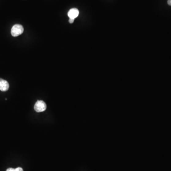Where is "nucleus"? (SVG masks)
I'll return each instance as SVG.
<instances>
[{
  "label": "nucleus",
  "instance_id": "f257e3e1",
  "mask_svg": "<svg viewBox=\"0 0 171 171\" xmlns=\"http://www.w3.org/2000/svg\"><path fill=\"white\" fill-rule=\"evenodd\" d=\"M24 31L23 26L20 25H15L13 26L11 30V34L13 37H17L21 35Z\"/></svg>",
  "mask_w": 171,
  "mask_h": 171
},
{
  "label": "nucleus",
  "instance_id": "0eeeda50",
  "mask_svg": "<svg viewBox=\"0 0 171 171\" xmlns=\"http://www.w3.org/2000/svg\"><path fill=\"white\" fill-rule=\"evenodd\" d=\"M167 3H168V5L171 6V0H168Z\"/></svg>",
  "mask_w": 171,
  "mask_h": 171
},
{
  "label": "nucleus",
  "instance_id": "423d86ee",
  "mask_svg": "<svg viewBox=\"0 0 171 171\" xmlns=\"http://www.w3.org/2000/svg\"><path fill=\"white\" fill-rule=\"evenodd\" d=\"M74 20H75V19L70 18V19H69V22H70V23H73V22H74Z\"/></svg>",
  "mask_w": 171,
  "mask_h": 171
},
{
  "label": "nucleus",
  "instance_id": "f03ea898",
  "mask_svg": "<svg viewBox=\"0 0 171 171\" xmlns=\"http://www.w3.org/2000/svg\"><path fill=\"white\" fill-rule=\"evenodd\" d=\"M34 108L36 112H44L46 109V104L44 101H38L35 103Z\"/></svg>",
  "mask_w": 171,
  "mask_h": 171
},
{
  "label": "nucleus",
  "instance_id": "20e7f679",
  "mask_svg": "<svg viewBox=\"0 0 171 171\" xmlns=\"http://www.w3.org/2000/svg\"><path fill=\"white\" fill-rule=\"evenodd\" d=\"M79 15V11L76 8L71 9L68 13L69 18L75 19Z\"/></svg>",
  "mask_w": 171,
  "mask_h": 171
},
{
  "label": "nucleus",
  "instance_id": "39448f33",
  "mask_svg": "<svg viewBox=\"0 0 171 171\" xmlns=\"http://www.w3.org/2000/svg\"><path fill=\"white\" fill-rule=\"evenodd\" d=\"M6 171H23V170L21 167H18V168H16V169L9 168L7 169Z\"/></svg>",
  "mask_w": 171,
  "mask_h": 171
},
{
  "label": "nucleus",
  "instance_id": "7ed1b4c3",
  "mask_svg": "<svg viewBox=\"0 0 171 171\" xmlns=\"http://www.w3.org/2000/svg\"><path fill=\"white\" fill-rule=\"evenodd\" d=\"M9 89V84L6 80L0 78V90L6 91Z\"/></svg>",
  "mask_w": 171,
  "mask_h": 171
}]
</instances>
